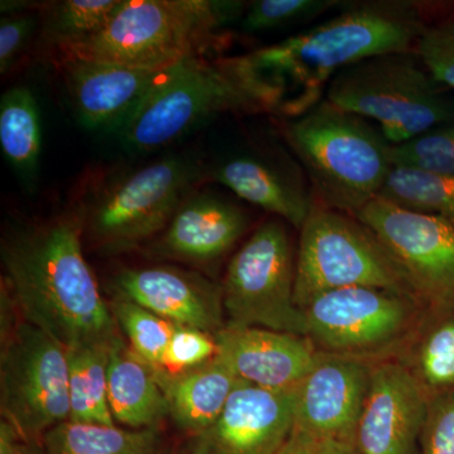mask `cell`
<instances>
[{
  "label": "cell",
  "instance_id": "1",
  "mask_svg": "<svg viewBox=\"0 0 454 454\" xmlns=\"http://www.w3.org/2000/svg\"><path fill=\"white\" fill-rule=\"evenodd\" d=\"M429 9L411 0L349 2L325 22L241 57L268 113L297 118L321 103L333 77L349 66L414 51Z\"/></svg>",
  "mask_w": 454,
  "mask_h": 454
},
{
  "label": "cell",
  "instance_id": "2",
  "mask_svg": "<svg viewBox=\"0 0 454 454\" xmlns=\"http://www.w3.org/2000/svg\"><path fill=\"white\" fill-rule=\"evenodd\" d=\"M83 220L57 217L3 239L5 286L23 321L66 349L110 348L118 325L82 252Z\"/></svg>",
  "mask_w": 454,
  "mask_h": 454
},
{
  "label": "cell",
  "instance_id": "3",
  "mask_svg": "<svg viewBox=\"0 0 454 454\" xmlns=\"http://www.w3.org/2000/svg\"><path fill=\"white\" fill-rule=\"evenodd\" d=\"M283 136L312 188L316 205L356 215L380 196L391 145L378 127L325 98L283 122Z\"/></svg>",
  "mask_w": 454,
  "mask_h": 454
},
{
  "label": "cell",
  "instance_id": "4",
  "mask_svg": "<svg viewBox=\"0 0 454 454\" xmlns=\"http://www.w3.org/2000/svg\"><path fill=\"white\" fill-rule=\"evenodd\" d=\"M247 3L124 0L98 35L59 49V59H91L164 70L219 49L223 29L243 17Z\"/></svg>",
  "mask_w": 454,
  "mask_h": 454
},
{
  "label": "cell",
  "instance_id": "5",
  "mask_svg": "<svg viewBox=\"0 0 454 454\" xmlns=\"http://www.w3.org/2000/svg\"><path fill=\"white\" fill-rule=\"evenodd\" d=\"M225 113L268 110L241 56L195 57L167 70L122 122L121 137L137 151H155Z\"/></svg>",
  "mask_w": 454,
  "mask_h": 454
},
{
  "label": "cell",
  "instance_id": "6",
  "mask_svg": "<svg viewBox=\"0 0 454 454\" xmlns=\"http://www.w3.org/2000/svg\"><path fill=\"white\" fill-rule=\"evenodd\" d=\"M414 51L390 52L349 66L333 77L325 98L372 121L391 145L454 121V98Z\"/></svg>",
  "mask_w": 454,
  "mask_h": 454
},
{
  "label": "cell",
  "instance_id": "7",
  "mask_svg": "<svg viewBox=\"0 0 454 454\" xmlns=\"http://www.w3.org/2000/svg\"><path fill=\"white\" fill-rule=\"evenodd\" d=\"M426 309L409 293L349 286L316 295L301 310L319 352L373 365L395 360Z\"/></svg>",
  "mask_w": 454,
  "mask_h": 454
},
{
  "label": "cell",
  "instance_id": "8",
  "mask_svg": "<svg viewBox=\"0 0 454 454\" xmlns=\"http://www.w3.org/2000/svg\"><path fill=\"white\" fill-rule=\"evenodd\" d=\"M300 231L294 291L300 309L316 295L349 286L415 295L396 260L354 215L315 205Z\"/></svg>",
  "mask_w": 454,
  "mask_h": 454
},
{
  "label": "cell",
  "instance_id": "9",
  "mask_svg": "<svg viewBox=\"0 0 454 454\" xmlns=\"http://www.w3.org/2000/svg\"><path fill=\"white\" fill-rule=\"evenodd\" d=\"M201 178L192 160L170 157L114 179L90 203L92 241L103 252L122 253L162 234Z\"/></svg>",
  "mask_w": 454,
  "mask_h": 454
},
{
  "label": "cell",
  "instance_id": "10",
  "mask_svg": "<svg viewBox=\"0 0 454 454\" xmlns=\"http://www.w3.org/2000/svg\"><path fill=\"white\" fill-rule=\"evenodd\" d=\"M297 256L282 220H269L250 235L227 265L223 304L227 324L307 337L295 304Z\"/></svg>",
  "mask_w": 454,
  "mask_h": 454
},
{
  "label": "cell",
  "instance_id": "11",
  "mask_svg": "<svg viewBox=\"0 0 454 454\" xmlns=\"http://www.w3.org/2000/svg\"><path fill=\"white\" fill-rule=\"evenodd\" d=\"M0 411L23 441L35 443L70 420L67 349L26 321L2 339Z\"/></svg>",
  "mask_w": 454,
  "mask_h": 454
},
{
  "label": "cell",
  "instance_id": "12",
  "mask_svg": "<svg viewBox=\"0 0 454 454\" xmlns=\"http://www.w3.org/2000/svg\"><path fill=\"white\" fill-rule=\"evenodd\" d=\"M378 236L427 309L454 304V227L379 196L354 215Z\"/></svg>",
  "mask_w": 454,
  "mask_h": 454
},
{
  "label": "cell",
  "instance_id": "13",
  "mask_svg": "<svg viewBox=\"0 0 454 454\" xmlns=\"http://www.w3.org/2000/svg\"><path fill=\"white\" fill-rule=\"evenodd\" d=\"M372 364L319 352L294 389V430L321 443L354 442L372 382Z\"/></svg>",
  "mask_w": 454,
  "mask_h": 454
},
{
  "label": "cell",
  "instance_id": "14",
  "mask_svg": "<svg viewBox=\"0 0 454 454\" xmlns=\"http://www.w3.org/2000/svg\"><path fill=\"white\" fill-rule=\"evenodd\" d=\"M429 397L395 360L373 364L355 432L357 454H419Z\"/></svg>",
  "mask_w": 454,
  "mask_h": 454
},
{
  "label": "cell",
  "instance_id": "15",
  "mask_svg": "<svg viewBox=\"0 0 454 454\" xmlns=\"http://www.w3.org/2000/svg\"><path fill=\"white\" fill-rule=\"evenodd\" d=\"M116 298L139 304L176 325L216 334L223 322V286L168 265L129 268L113 279Z\"/></svg>",
  "mask_w": 454,
  "mask_h": 454
},
{
  "label": "cell",
  "instance_id": "16",
  "mask_svg": "<svg viewBox=\"0 0 454 454\" xmlns=\"http://www.w3.org/2000/svg\"><path fill=\"white\" fill-rule=\"evenodd\" d=\"M295 394L241 381L197 450L214 454H277L294 430Z\"/></svg>",
  "mask_w": 454,
  "mask_h": 454
},
{
  "label": "cell",
  "instance_id": "17",
  "mask_svg": "<svg viewBox=\"0 0 454 454\" xmlns=\"http://www.w3.org/2000/svg\"><path fill=\"white\" fill-rule=\"evenodd\" d=\"M215 340L217 357L239 380L265 389H295L319 356L309 337L267 328L225 325Z\"/></svg>",
  "mask_w": 454,
  "mask_h": 454
},
{
  "label": "cell",
  "instance_id": "18",
  "mask_svg": "<svg viewBox=\"0 0 454 454\" xmlns=\"http://www.w3.org/2000/svg\"><path fill=\"white\" fill-rule=\"evenodd\" d=\"M249 226V215L238 203L210 191H195L179 206L149 252L157 258L208 265L223 258Z\"/></svg>",
  "mask_w": 454,
  "mask_h": 454
},
{
  "label": "cell",
  "instance_id": "19",
  "mask_svg": "<svg viewBox=\"0 0 454 454\" xmlns=\"http://www.w3.org/2000/svg\"><path fill=\"white\" fill-rule=\"evenodd\" d=\"M59 66L80 121L92 129L121 127L168 70L80 59H59Z\"/></svg>",
  "mask_w": 454,
  "mask_h": 454
},
{
  "label": "cell",
  "instance_id": "20",
  "mask_svg": "<svg viewBox=\"0 0 454 454\" xmlns=\"http://www.w3.org/2000/svg\"><path fill=\"white\" fill-rule=\"evenodd\" d=\"M297 166H282L260 155L230 158L211 173L212 181L244 201L301 230L315 207L309 182Z\"/></svg>",
  "mask_w": 454,
  "mask_h": 454
},
{
  "label": "cell",
  "instance_id": "21",
  "mask_svg": "<svg viewBox=\"0 0 454 454\" xmlns=\"http://www.w3.org/2000/svg\"><path fill=\"white\" fill-rule=\"evenodd\" d=\"M107 400L114 420L130 429L157 428L169 415L157 372L119 339L109 351Z\"/></svg>",
  "mask_w": 454,
  "mask_h": 454
},
{
  "label": "cell",
  "instance_id": "22",
  "mask_svg": "<svg viewBox=\"0 0 454 454\" xmlns=\"http://www.w3.org/2000/svg\"><path fill=\"white\" fill-rule=\"evenodd\" d=\"M157 376L170 417L179 428L197 437L217 422L227 399L241 382L217 356L187 372Z\"/></svg>",
  "mask_w": 454,
  "mask_h": 454
},
{
  "label": "cell",
  "instance_id": "23",
  "mask_svg": "<svg viewBox=\"0 0 454 454\" xmlns=\"http://www.w3.org/2000/svg\"><path fill=\"white\" fill-rule=\"evenodd\" d=\"M429 397L454 390V304L426 309L395 357Z\"/></svg>",
  "mask_w": 454,
  "mask_h": 454
},
{
  "label": "cell",
  "instance_id": "24",
  "mask_svg": "<svg viewBox=\"0 0 454 454\" xmlns=\"http://www.w3.org/2000/svg\"><path fill=\"white\" fill-rule=\"evenodd\" d=\"M46 454H158L157 428L121 429L116 426L67 420L42 438Z\"/></svg>",
  "mask_w": 454,
  "mask_h": 454
},
{
  "label": "cell",
  "instance_id": "25",
  "mask_svg": "<svg viewBox=\"0 0 454 454\" xmlns=\"http://www.w3.org/2000/svg\"><path fill=\"white\" fill-rule=\"evenodd\" d=\"M0 145L17 172L33 178L40 163L42 131L37 100L27 86H16L3 94Z\"/></svg>",
  "mask_w": 454,
  "mask_h": 454
},
{
  "label": "cell",
  "instance_id": "26",
  "mask_svg": "<svg viewBox=\"0 0 454 454\" xmlns=\"http://www.w3.org/2000/svg\"><path fill=\"white\" fill-rule=\"evenodd\" d=\"M110 348L67 349L70 420L73 422L115 426L107 400Z\"/></svg>",
  "mask_w": 454,
  "mask_h": 454
},
{
  "label": "cell",
  "instance_id": "27",
  "mask_svg": "<svg viewBox=\"0 0 454 454\" xmlns=\"http://www.w3.org/2000/svg\"><path fill=\"white\" fill-rule=\"evenodd\" d=\"M380 197L402 207L435 215L454 227V177L394 167Z\"/></svg>",
  "mask_w": 454,
  "mask_h": 454
},
{
  "label": "cell",
  "instance_id": "28",
  "mask_svg": "<svg viewBox=\"0 0 454 454\" xmlns=\"http://www.w3.org/2000/svg\"><path fill=\"white\" fill-rule=\"evenodd\" d=\"M124 0H65L51 7L46 33L57 47L68 46L98 35L116 16Z\"/></svg>",
  "mask_w": 454,
  "mask_h": 454
},
{
  "label": "cell",
  "instance_id": "29",
  "mask_svg": "<svg viewBox=\"0 0 454 454\" xmlns=\"http://www.w3.org/2000/svg\"><path fill=\"white\" fill-rule=\"evenodd\" d=\"M110 309L116 325L129 340V348L155 372H162L164 355L176 325L122 298H116Z\"/></svg>",
  "mask_w": 454,
  "mask_h": 454
},
{
  "label": "cell",
  "instance_id": "30",
  "mask_svg": "<svg viewBox=\"0 0 454 454\" xmlns=\"http://www.w3.org/2000/svg\"><path fill=\"white\" fill-rule=\"evenodd\" d=\"M340 0H256L249 3L241 17V28L247 33L278 31L307 25L336 8Z\"/></svg>",
  "mask_w": 454,
  "mask_h": 454
},
{
  "label": "cell",
  "instance_id": "31",
  "mask_svg": "<svg viewBox=\"0 0 454 454\" xmlns=\"http://www.w3.org/2000/svg\"><path fill=\"white\" fill-rule=\"evenodd\" d=\"M391 160L394 167L454 177V121L402 145H391Z\"/></svg>",
  "mask_w": 454,
  "mask_h": 454
},
{
  "label": "cell",
  "instance_id": "32",
  "mask_svg": "<svg viewBox=\"0 0 454 454\" xmlns=\"http://www.w3.org/2000/svg\"><path fill=\"white\" fill-rule=\"evenodd\" d=\"M414 52L442 86L454 90V16L430 17Z\"/></svg>",
  "mask_w": 454,
  "mask_h": 454
},
{
  "label": "cell",
  "instance_id": "33",
  "mask_svg": "<svg viewBox=\"0 0 454 454\" xmlns=\"http://www.w3.org/2000/svg\"><path fill=\"white\" fill-rule=\"evenodd\" d=\"M216 356L217 343L214 334L176 325L164 355L162 372L176 375L203 365Z\"/></svg>",
  "mask_w": 454,
  "mask_h": 454
},
{
  "label": "cell",
  "instance_id": "34",
  "mask_svg": "<svg viewBox=\"0 0 454 454\" xmlns=\"http://www.w3.org/2000/svg\"><path fill=\"white\" fill-rule=\"evenodd\" d=\"M419 454H454V390L429 400Z\"/></svg>",
  "mask_w": 454,
  "mask_h": 454
},
{
  "label": "cell",
  "instance_id": "35",
  "mask_svg": "<svg viewBox=\"0 0 454 454\" xmlns=\"http://www.w3.org/2000/svg\"><path fill=\"white\" fill-rule=\"evenodd\" d=\"M37 18L31 13H12L0 22V74L4 76L16 66L31 43Z\"/></svg>",
  "mask_w": 454,
  "mask_h": 454
},
{
  "label": "cell",
  "instance_id": "36",
  "mask_svg": "<svg viewBox=\"0 0 454 454\" xmlns=\"http://www.w3.org/2000/svg\"><path fill=\"white\" fill-rule=\"evenodd\" d=\"M318 442L304 433L293 430L291 438L277 454H315Z\"/></svg>",
  "mask_w": 454,
  "mask_h": 454
},
{
  "label": "cell",
  "instance_id": "37",
  "mask_svg": "<svg viewBox=\"0 0 454 454\" xmlns=\"http://www.w3.org/2000/svg\"><path fill=\"white\" fill-rule=\"evenodd\" d=\"M315 454H357L354 442L325 441L318 443Z\"/></svg>",
  "mask_w": 454,
  "mask_h": 454
},
{
  "label": "cell",
  "instance_id": "38",
  "mask_svg": "<svg viewBox=\"0 0 454 454\" xmlns=\"http://www.w3.org/2000/svg\"><path fill=\"white\" fill-rule=\"evenodd\" d=\"M11 454H46L41 444L35 442H20Z\"/></svg>",
  "mask_w": 454,
  "mask_h": 454
},
{
  "label": "cell",
  "instance_id": "39",
  "mask_svg": "<svg viewBox=\"0 0 454 454\" xmlns=\"http://www.w3.org/2000/svg\"><path fill=\"white\" fill-rule=\"evenodd\" d=\"M193 454H214V453L205 452V450H197L196 452Z\"/></svg>",
  "mask_w": 454,
  "mask_h": 454
},
{
  "label": "cell",
  "instance_id": "40",
  "mask_svg": "<svg viewBox=\"0 0 454 454\" xmlns=\"http://www.w3.org/2000/svg\"><path fill=\"white\" fill-rule=\"evenodd\" d=\"M158 454H160V453H158Z\"/></svg>",
  "mask_w": 454,
  "mask_h": 454
}]
</instances>
